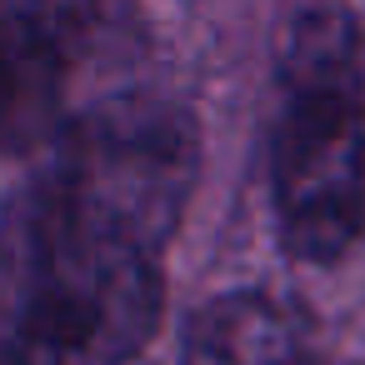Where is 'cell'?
I'll return each instance as SVG.
<instances>
[{"mask_svg": "<svg viewBox=\"0 0 365 365\" xmlns=\"http://www.w3.org/2000/svg\"><path fill=\"white\" fill-rule=\"evenodd\" d=\"M190 185L195 135L160 106L61 130L0 210V365H135Z\"/></svg>", "mask_w": 365, "mask_h": 365, "instance_id": "1", "label": "cell"}, {"mask_svg": "<svg viewBox=\"0 0 365 365\" xmlns=\"http://www.w3.org/2000/svg\"><path fill=\"white\" fill-rule=\"evenodd\" d=\"M270 200L305 265L340 260L365 230V31L345 0L290 16L270 91Z\"/></svg>", "mask_w": 365, "mask_h": 365, "instance_id": "2", "label": "cell"}, {"mask_svg": "<svg viewBox=\"0 0 365 365\" xmlns=\"http://www.w3.org/2000/svg\"><path fill=\"white\" fill-rule=\"evenodd\" d=\"M110 11L115 0H0V155L46 140Z\"/></svg>", "mask_w": 365, "mask_h": 365, "instance_id": "3", "label": "cell"}, {"mask_svg": "<svg viewBox=\"0 0 365 365\" xmlns=\"http://www.w3.org/2000/svg\"><path fill=\"white\" fill-rule=\"evenodd\" d=\"M180 365H320V360L280 305L260 295H225L195 315Z\"/></svg>", "mask_w": 365, "mask_h": 365, "instance_id": "4", "label": "cell"}]
</instances>
